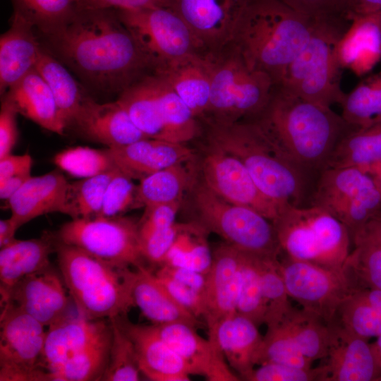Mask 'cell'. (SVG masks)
<instances>
[{
    "label": "cell",
    "mask_w": 381,
    "mask_h": 381,
    "mask_svg": "<svg viewBox=\"0 0 381 381\" xmlns=\"http://www.w3.org/2000/svg\"><path fill=\"white\" fill-rule=\"evenodd\" d=\"M337 55L342 69L363 75L381 60V11L349 18Z\"/></svg>",
    "instance_id": "cell-29"
},
{
    "label": "cell",
    "mask_w": 381,
    "mask_h": 381,
    "mask_svg": "<svg viewBox=\"0 0 381 381\" xmlns=\"http://www.w3.org/2000/svg\"><path fill=\"white\" fill-rule=\"evenodd\" d=\"M55 253L59 272L81 317L91 320L111 319L127 315L134 306L131 296L134 268H119L56 239Z\"/></svg>",
    "instance_id": "cell-5"
},
{
    "label": "cell",
    "mask_w": 381,
    "mask_h": 381,
    "mask_svg": "<svg viewBox=\"0 0 381 381\" xmlns=\"http://www.w3.org/2000/svg\"><path fill=\"white\" fill-rule=\"evenodd\" d=\"M109 361L101 380L137 381L142 374L134 345L113 319Z\"/></svg>",
    "instance_id": "cell-46"
},
{
    "label": "cell",
    "mask_w": 381,
    "mask_h": 381,
    "mask_svg": "<svg viewBox=\"0 0 381 381\" xmlns=\"http://www.w3.org/2000/svg\"><path fill=\"white\" fill-rule=\"evenodd\" d=\"M207 234L194 221L180 223L177 236L160 265L181 267L207 274L213 257Z\"/></svg>",
    "instance_id": "cell-39"
},
{
    "label": "cell",
    "mask_w": 381,
    "mask_h": 381,
    "mask_svg": "<svg viewBox=\"0 0 381 381\" xmlns=\"http://www.w3.org/2000/svg\"><path fill=\"white\" fill-rule=\"evenodd\" d=\"M19 14L42 35L64 24L79 10L78 0H11Z\"/></svg>",
    "instance_id": "cell-43"
},
{
    "label": "cell",
    "mask_w": 381,
    "mask_h": 381,
    "mask_svg": "<svg viewBox=\"0 0 381 381\" xmlns=\"http://www.w3.org/2000/svg\"><path fill=\"white\" fill-rule=\"evenodd\" d=\"M55 236L50 232L28 240L15 238L0 250L1 303L11 289L24 277L52 265L50 255L55 252Z\"/></svg>",
    "instance_id": "cell-32"
},
{
    "label": "cell",
    "mask_w": 381,
    "mask_h": 381,
    "mask_svg": "<svg viewBox=\"0 0 381 381\" xmlns=\"http://www.w3.org/2000/svg\"><path fill=\"white\" fill-rule=\"evenodd\" d=\"M72 125L89 139L108 147L148 138L117 100L101 104L86 95Z\"/></svg>",
    "instance_id": "cell-24"
},
{
    "label": "cell",
    "mask_w": 381,
    "mask_h": 381,
    "mask_svg": "<svg viewBox=\"0 0 381 381\" xmlns=\"http://www.w3.org/2000/svg\"><path fill=\"white\" fill-rule=\"evenodd\" d=\"M111 341L110 329L99 339L66 361L50 377L52 381L101 380L107 366Z\"/></svg>",
    "instance_id": "cell-42"
},
{
    "label": "cell",
    "mask_w": 381,
    "mask_h": 381,
    "mask_svg": "<svg viewBox=\"0 0 381 381\" xmlns=\"http://www.w3.org/2000/svg\"><path fill=\"white\" fill-rule=\"evenodd\" d=\"M349 24L345 16L316 19L309 40L289 64L278 85L321 105L341 104L346 94L340 85L343 69L337 47Z\"/></svg>",
    "instance_id": "cell-7"
},
{
    "label": "cell",
    "mask_w": 381,
    "mask_h": 381,
    "mask_svg": "<svg viewBox=\"0 0 381 381\" xmlns=\"http://www.w3.org/2000/svg\"><path fill=\"white\" fill-rule=\"evenodd\" d=\"M183 202V200H180L169 204L156 205L144 207V213L140 220L138 221L140 243L164 231L174 224L176 214Z\"/></svg>",
    "instance_id": "cell-52"
},
{
    "label": "cell",
    "mask_w": 381,
    "mask_h": 381,
    "mask_svg": "<svg viewBox=\"0 0 381 381\" xmlns=\"http://www.w3.org/2000/svg\"><path fill=\"white\" fill-rule=\"evenodd\" d=\"M10 28L0 37V93L35 68L42 46L33 25L13 13Z\"/></svg>",
    "instance_id": "cell-26"
},
{
    "label": "cell",
    "mask_w": 381,
    "mask_h": 381,
    "mask_svg": "<svg viewBox=\"0 0 381 381\" xmlns=\"http://www.w3.org/2000/svg\"><path fill=\"white\" fill-rule=\"evenodd\" d=\"M272 223L281 256L329 270L343 269L351 250V237L346 226L325 209L284 204Z\"/></svg>",
    "instance_id": "cell-6"
},
{
    "label": "cell",
    "mask_w": 381,
    "mask_h": 381,
    "mask_svg": "<svg viewBox=\"0 0 381 381\" xmlns=\"http://www.w3.org/2000/svg\"><path fill=\"white\" fill-rule=\"evenodd\" d=\"M334 321L367 339L381 334V312L364 298L359 286L341 303Z\"/></svg>",
    "instance_id": "cell-44"
},
{
    "label": "cell",
    "mask_w": 381,
    "mask_h": 381,
    "mask_svg": "<svg viewBox=\"0 0 381 381\" xmlns=\"http://www.w3.org/2000/svg\"><path fill=\"white\" fill-rule=\"evenodd\" d=\"M32 159L25 153L20 155L9 154L0 159V183L15 175L31 172Z\"/></svg>",
    "instance_id": "cell-58"
},
{
    "label": "cell",
    "mask_w": 381,
    "mask_h": 381,
    "mask_svg": "<svg viewBox=\"0 0 381 381\" xmlns=\"http://www.w3.org/2000/svg\"><path fill=\"white\" fill-rule=\"evenodd\" d=\"M343 267L358 285L381 290V217L366 224L352 236Z\"/></svg>",
    "instance_id": "cell-34"
},
{
    "label": "cell",
    "mask_w": 381,
    "mask_h": 381,
    "mask_svg": "<svg viewBox=\"0 0 381 381\" xmlns=\"http://www.w3.org/2000/svg\"><path fill=\"white\" fill-rule=\"evenodd\" d=\"M204 291V313L208 331L236 313L242 252L225 242L212 252Z\"/></svg>",
    "instance_id": "cell-22"
},
{
    "label": "cell",
    "mask_w": 381,
    "mask_h": 381,
    "mask_svg": "<svg viewBox=\"0 0 381 381\" xmlns=\"http://www.w3.org/2000/svg\"><path fill=\"white\" fill-rule=\"evenodd\" d=\"M329 326L330 343L322 365L324 381L381 380V364L373 344L335 321Z\"/></svg>",
    "instance_id": "cell-18"
},
{
    "label": "cell",
    "mask_w": 381,
    "mask_h": 381,
    "mask_svg": "<svg viewBox=\"0 0 381 381\" xmlns=\"http://www.w3.org/2000/svg\"><path fill=\"white\" fill-rule=\"evenodd\" d=\"M258 258L242 252L236 313L250 320L259 327L265 324L266 305L261 287Z\"/></svg>",
    "instance_id": "cell-45"
},
{
    "label": "cell",
    "mask_w": 381,
    "mask_h": 381,
    "mask_svg": "<svg viewBox=\"0 0 381 381\" xmlns=\"http://www.w3.org/2000/svg\"><path fill=\"white\" fill-rule=\"evenodd\" d=\"M80 9L134 10L152 6H169V0H78Z\"/></svg>",
    "instance_id": "cell-56"
},
{
    "label": "cell",
    "mask_w": 381,
    "mask_h": 381,
    "mask_svg": "<svg viewBox=\"0 0 381 381\" xmlns=\"http://www.w3.org/2000/svg\"><path fill=\"white\" fill-rule=\"evenodd\" d=\"M119 169L68 183L62 214L72 219L97 217L107 187Z\"/></svg>",
    "instance_id": "cell-41"
},
{
    "label": "cell",
    "mask_w": 381,
    "mask_h": 381,
    "mask_svg": "<svg viewBox=\"0 0 381 381\" xmlns=\"http://www.w3.org/2000/svg\"><path fill=\"white\" fill-rule=\"evenodd\" d=\"M56 241L76 246L119 268L145 265L138 221L128 217L76 219L64 224Z\"/></svg>",
    "instance_id": "cell-12"
},
{
    "label": "cell",
    "mask_w": 381,
    "mask_h": 381,
    "mask_svg": "<svg viewBox=\"0 0 381 381\" xmlns=\"http://www.w3.org/2000/svg\"><path fill=\"white\" fill-rule=\"evenodd\" d=\"M279 322L308 359L313 362L326 358L331 329L320 317L302 308L292 307Z\"/></svg>",
    "instance_id": "cell-37"
},
{
    "label": "cell",
    "mask_w": 381,
    "mask_h": 381,
    "mask_svg": "<svg viewBox=\"0 0 381 381\" xmlns=\"http://www.w3.org/2000/svg\"><path fill=\"white\" fill-rule=\"evenodd\" d=\"M315 20L279 0H250L231 45L250 68L267 74L279 85L309 40Z\"/></svg>",
    "instance_id": "cell-4"
},
{
    "label": "cell",
    "mask_w": 381,
    "mask_h": 381,
    "mask_svg": "<svg viewBox=\"0 0 381 381\" xmlns=\"http://www.w3.org/2000/svg\"><path fill=\"white\" fill-rule=\"evenodd\" d=\"M185 164H176L140 180L134 208L183 200L196 174L195 158L189 167Z\"/></svg>",
    "instance_id": "cell-35"
},
{
    "label": "cell",
    "mask_w": 381,
    "mask_h": 381,
    "mask_svg": "<svg viewBox=\"0 0 381 381\" xmlns=\"http://www.w3.org/2000/svg\"><path fill=\"white\" fill-rule=\"evenodd\" d=\"M170 96L167 83L153 71L121 92L117 101L148 138L168 141Z\"/></svg>",
    "instance_id": "cell-21"
},
{
    "label": "cell",
    "mask_w": 381,
    "mask_h": 381,
    "mask_svg": "<svg viewBox=\"0 0 381 381\" xmlns=\"http://www.w3.org/2000/svg\"><path fill=\"white\" fill-rule=\"evenodd\" d=\"M279 260L258 258L261 287L266 305V325L279 322L293 307L279 270Z\"/></svg>",
    "instance_id": "cell-48"
},
{
    "label": "cell",
    "mask_w": 381,
    "mask_h": 381,
    "mask_svg": "<svg viewBox=\"0 0 381 381\" xmlns=\"http://www.w3.org/2000/svg\"><path fill=\"white\" fill-rule=\"evenodd\" d=\"M45 326L11 304L1 307L0 381H47Z\"/></svg>",
    "instance_id": "cell-13"
},
{
    "label": "cell",
    "mask_w": 381,
    "mask_h": 381,
    "mask_svg": "<svg viewBox=\"0 0 381 381\" xmlns=\"http://www.w3.org/2000/svg\"><path fill=\"white\" fill-rule=\"evenodd\" d=\"M274 84L266 73L250 68L238 49L215 56L209 106L202 121L233 123L251 119L266 106Z\"/></svg>",
    "instance_id": "cell-9"
},
{
    "label": "cell",
    "mask_w": 381,
    "mask_h": 381,
    "mask_svg": "<svg viewBox=\"0 0 381 381\" xmlns=\"http://www.w3.org/2000/svg\"><path fill=\"white\" fill-rule=\"evenodd\" d=\"M214 58L205 53L194 54L155 71L200 121L205 117L209 106Z\"/></svg>",
    "instance_id": "cell-27"
},
{
    "label": "cell",
    "mask_w": 381,
    "mask_h": 381,
    "mask_svg": "<svg viewBox=\"0 0 381 381\" xmlns=\"http://www.w3.org/2000/svg\"><path fill=\"white\" fill-rule=\"evenodd\" d=\"M31 176V172H24L10 177L0 183L1 199L8 200Z\"/></svg>",
    "instance_id": "cell-60"
},
{
    "label": "cell",
    "mask_w": 381,
    "mask_h": 381,
    "mask_svg": "<svg viewBox=\"0 0 381 381\" xmlns=\"http://www.w3.org/2000/svg\"><path fill=\"white\" fill-rule=\"evenodd\" d=\"M18 229V226L11 217L0 220V248L16 238L15 234Z\"/></svg>",
    "instance_id": "cell-61"
},
{
    "label": "cell",
    "mask_w": 381,
    "mask_h": 381,
    "mask_svg": "<svg viewBox=\"0 0 381 381\" xmlns=\"http://www.w3.org/2000/svg\"><path fill=\"white\" fill-rule=\"evenodd\" d=\"M380 161L381 123H379L346 133L336 145L325 169L356 167L366 171Z\"/></svg>",
    "instance_id": "cell-38"
},
{
    "label": "cell",
    "mask_w": 381,
    "mask_h": 381,
    "mask_svg": "<svg viewBox=\"0 0 381 381\" xmlns=\"http://www.w3.org/2000/svg\"><path fill=\"white\" fill-rule=\"evenodd\" d=\"M203 123L205 142L239 159L267 197L280 205L306 206L308 199L310 202L315 175L289 157L255 121Z\"/></svg>",
    "instance_id": "cell-3"
},
{
    "label": "cell",
    "mask_w": 381,
    "mask_h": 381,
    "mask_svg": "<svg viewBox=\"0 0 381 381\" xmlns=\"http://www.w3.org/2000/svg\"><path fill=\"white\" fill-rule=\"evenodd\" d=\"M71 302L60 272L52 265L16 284L1 307L11 304L49 327L71 312Z\"/></svg>",
    "instance_id": "cell-17"
},
{
    "label": "cell",
    "mask_w": 381,
    "mask_h": 381,
    "mask_svg": "<svg viewBox=\"0 0 381 381\" xmlns=\"http://www.w3.org/2000/svg\"><path fill=\"white\" fill-rule=\"evenodd\" d=\"M54 163L69 174L80 178L94 176L118 168L107 149L81 146L59 152L54 157Z\"/></svg>",
    "instance_id": "cell-47"
},
{
    "label": "cell",
    "mask_w": 381,
    "mask_h": 381,
    "mask_svg": "<svg viewBox=\"0 0 381 381\" xmlns=\"http://www.w3.org/2000/svg\"><path fill=\"white\" fill-rule=\"evenodd\" d=\"M373 344L381 364V334L376 338L375 341Z\"/></svg>",
    "instance_id": "cell-63"
},
{
    "label": "cell",
    "mask_w": 381,
    "mask_h": 381,
    "mask_svg": "<svg viewBox=\"0 0 381 381\" xmlns=\"http://www.w3.org/2000/svg\"><path fill=\"white\" fill-rule=\"evenodd\" d=\"M115 10L154 71L188 56L205 53L187 23L171 6Z\"/></svg>",
    "instance_id": "cell-11"
},
{
    "label": "cell",
    "mask_w": 381,
    "mask_h": 381,
    "mask_svg": "<svg viewBox=\"0 0 381 381\" xmlns=\"http://www.w3.org/2000/svg\"><path fill=\"white\" fill-rule=\"evenodd\" d=\"M289 157L318 176L339 140L353 130L331 107L274 85L264 109L249 119Z\"/></svg>",
    "instance_id": "cell-2"
},
{
    "label": "cell",
    "mask_w": 381,
    "mask_h": 381,
    "mask_svg": "<svg viewBox=\"0 0 381 381\" xmlns=\"http://www.w3.org/2000/svg\"><path fill=\"white\" fill-rule=\"evenodd\" d=\"M13 106L2 99L0 111V159L11 154L18 139L16 116Z\"/></svg>",
    "instance_id": "cell-55"
},
{
    "label": "cell",
    "mask_w": 381,
    "mask_h": 381,
    "mask_svg": "<svg viewBox=\"0 0 381 381\" xmlns=\"http://www.w3.org/2000/svg\"><path fill=\"white\" fill-rule=\"evenodd\" d=\"M132 341L140 371L153 381H188L190 369L159 334L154 325L133 323L127 315L111 318Z\"/></svg>",
    "instance_id": "cell-20"
},
{
    "label": "cell",
    "mask_w": 381,
    "mask_h": 381,
    "mask_svg": "<svg viewBox=\"0 0 381 381\" xmlns=\"http://www.w3.org/2000/svg\"><path fill=\"white\" fill-rule=\"evenodd\" d=\"M192 221L222 237L238 250L261 258L279 259L282 252L271 220L248 207L225 200L199 177L197 169L188 189Z\"/></svg>",
    "instance_id": "cell-8"
},
{
    "label": "cell",
    "mask_w": 381,
    "mask_h": 381,
    "mask_svg": "<svg viewBox=\"0 0 381 381\" xmlns=\"http://www.w3.org/2000/svg\"><path fill=\"white\" fill-rule=\"evenodd\" d=\"M129 176L119 169L109 183L97 217H113L134 209L137 186Z\"/></svg>",
    "instance_id": "cell-50"
},
{
    "label": "cell",
    "mask_w": 381,
    "mask_h": 381,
    "mask_svg": "<svg viewBox=\"0 0 381 381\" xmlns=\"http://www.w3.org/2000/svg\"><path fill=\"white\" fill-rule=\"evenodd\" d=\"M242 378L247 381H324L322 365L299 368L267 362L258 365Z\"/></svg>",
    "instance_id": "cell-51"
},
{
    "label": "cell",
    "mask_w": 381,
    "mask_h": 381,
    "mask_svg": "<svg viewBox=\"0 0 381 381\" xmlns=\"http://www.w3.org/2000/svg\"><path fill=\"white\" fill-rule=\"evenodd\" d=\"M68 183L64 175L57 170L31 176L8 200L11 217L20 228L41 215L62 213Z\"/></svg>",
    "instance_id": "cell-31"
},
{
    "label": "cell",
    "mask_w": 381,
    "mask_h": 381,
    "mask_svg": "<svg viewBox=\"0 0 381 381\" xmlns=\"http://www.w3.org/2000/svg\"><path fill=\"white\" fill-rule=\"evenodd\" d=\"M377 163H380V164H381V161H380V162H377Z\"/></svg>",
    "instance_id": "cell-64"
},
{
    "label": "cell",
    "mask_w": 381,
    "mask_h": 381,
    "mask_svg": "<svg viewBox=\"0 0 381 381\" xmlns=\"http://www.w3.org/2000/svg\"><path fill=\"white\" fill-rule=\"evenodd\" d=\"M296 11L312 18L346 16L344 0H279Z\"/></svg>",
    "instance_id": "cell-54"
},
{
    "label": "cell",
    "mask_w": 381,
    "mask_h": 381,
    "mask_svg": "<svg viewBox=\"0 0 381 381\" xmlns=\"http://www.w3.org/2000/svg\"><path fill=\"white\" fill-rule=\"evenodd\" d=\"M35 69L44 79L66 126L72 125L85 96L67 67L42 47Z\"/></svg>",
    "instance_id": "cell-36"
},
{
    "label": "cell",
    "mask_w": 381,
    "mask_h": 381,
    "mask_svg": "<svg viewBox=\"0 0 381 381\" xmlns=\"http://www.w3.org/2000/svg\"><path fill=\"white\" fill-rule=\"evenodd\" d=\"M366 171L370 174L375 183L381 191V164L377 163L373 165L368 168Z\"/></svg>",
    "instance_id": "cell-62"
},
{
    "label": "cell",
    "mask_w": 381,
    "mask_h": 381,
    "mask_svg": "<svg viewBox=\"0 0 381 381\" xmlns=\"http://www.w3.org/2000/svg\"><path fill=\"white\" fill-rule=\"evenodd\" d=\"M208 335L241 380L258 365L263 337L250 320L235 313L219 321Z\"/></svg>",
    "instance_id": "cell-28"
},
{
    "label": "cell",
    "mask_w": 381,
    "mask_h": 381,
    "mask_svg": "<svg viewBox=\"0 0 381 381\" xmlns=\"http://www.w3.org/2000/svg\"><path fill=\"white\" fill-rule=\"evenodd\" d=\"M195 164L200 179L222 198L253 209L272 222L277 217L282 205L260 190L244 165L234 155L204 142Z\"/></svg>",
    "instance_id": "cell-15"
},
{
    "label": "cell",
    "mask_w": 381,
    "mask_h": 381,
    "mask_svg": "<svg viewBox=\"0 0 381 381\" xmlns=\"http://www.w3.org/2000/svg\"><path fill=\"white\" fill-rule=\"evenodd\" d=\"M18 114L59 135L67 128L49 85L34 68L3 95Z\"/></svg>",
    "instance_id": "cell-30"
},
{
    "label": "cell",
    "mask_w": 381,
    "mask_h": 381,
    "mask_svg": "<svg viewBox=\"0 0 381 381\" xmlns=\"http://www.w3.org/2000/svg\"><path fill=\"white\" fill-rule=\"evenodd\" d=\"M250 0H169L203 51L219 56L231 46Z\"/></svg>",
    "instance_id": "cell-16"
},
{
    "label": "cell",
    "mask_w": 381,
    "mask_h": 381,
    "mask_svg": "<svg viewBox=\"0 0 381 381\" xmlns=\"http://www.w3.org/2000/svg\"><path fill=\"white\" fill-rule=\"evenodd\" d=\"M155 272L189 286L203 294L204 297L207 274L184 267L167 265H160Z\"/></svg>",
    "instance_id": "cell-57"
},
{
    "label": "cell",
    "mask_w": 381,
    "mask_h": 381,
    "mask_svg": "<svg viewBox=\"0 0 381 381\" xmlns=\"http://www.w3.org/2000/svg\"><path fill=\"white\" fill-rule=\"evenodd\" d=\"M41 365L47 375L99 339L111 327L109 319L87 320L71 312L48 327Z\"/></svg>",
    "instance_id": "cell-23"
},
{
    "label": "cell",
    "mask_w": 381,
    "mask_h": 381,
    "mask_svg": "<svg viewBox=\"0 0 381 381\" xmlns=\"http://www.w3.org/2000/svg\"><path fill=\"white\" fill-rule=\"evenodd\" d=\"M107 149L121 171L139 180L176 164L188 163L197 155L186 144L150 138Z\"/></svg>",
    "instance_id": "cell-25"
},
{
    "label": "cell",
    "mask_w": 381,
    "mask_h": 381,
    "mask_svg": "<svg viewBox=\"0 0 381 381\" xmlns=\"http://www.w3.org/2000/svg\"><path fill=\"white\" fill-rule=\"evenodd\" d=\"M54 56L97 90L121 93L154 68L115 9H80L42 35Z\"/></svg>",
    "instance_id": "cell-1"
},
{
    "label": "cell",
    "mask_w": 381,
    "mask_h": 381,
    "mask_svg": "<svg viewBox=\"0 0 381 381\" xmlns=\"http://www.w3.org/2000/svg\"><path fill=\"white\" fill-rule=\"evenodd\" d=\"M310 205L339 219L352 238L369 222L381 217V191L370 174L361 168H327L317 178Z\"/></svg>",
    "instance_id": "cell-10"
},
{
    "label": "cell",
    "mask_w": 381,
    "mask_h": 381,
    "mask_svg": "<svg viewBox=\"0 0 381 381\" xmlns=\"http://www.w3.org/2000/svg\"><path fill=\"white\" fill-rule=\"evenodd\" d=\"M131 296L134 306L152 325L181 322L200 326L199 318L176 303L145 265L133 269Z\"/></svg>",
    "instance_id": "cell-33"
},
{
    "label": "cell",
    "mask_w": 381,
    "mask_h": 381,
    "mask_svg": "<svg viewBox=\"0 0 381 381\" xmlns=\"http://www.w3.org/2000/svg\"><path fill=\"white\" fill-rule=\"evenodd\" d=\"M346 17L365 15L381 11V0H344Z\"/></svg>",
    "instance_id": "cell-59"
},
{
    "label": "cell",
    "mask_w": 381,
    "mask_h": 381,
    "mask_svg": "<svg viewBox=\"0 0 381 381\" xmlns=\"http://www.w3.org/2000/svg\"><path fill=\"white\" fill-rule=\"evenodd\" d=\"M154 273L160 284L176 303L198 318H202L203 294L167 276Z\"/></svg>",
    "instance_id": "cell-53"
},
{
    "label": "cell",
    "mask_w": 381,
    "mask_h": 381,
    "mask_svg": "<svg viewBox=\"0 0 381 381\" xmlns=\"http://www.w3.org/2000/svg\"><path fill=\"white\" fill-rule=\"evenodd\" d=\"M278 267L289 298L328 325L335 320L344 300L357 287L344 268L332 270L284 257L279 260Z\"/></svg>",
    "instance_id": "cell-14"
},
{
    "label": "cell",
    "mask_w": 381,
    "mask_h": 381,
    "mask_svg": "<svg viewBox=\"0 0 381 381\" xmlns=\"http://www.w3.org/2000/svg\"><path fill=\"white\" fill-rule=\"evenodd\" d=\"M161 337L186 363L192 375L204 376L210 381H238L217 343L205 339L196 327L176 322L154 325Z\"/></svg>",
    "instance_id": "cell-19"
},
{
    "label": "cell",
    "mask_w": 381,
    "mask_h": 381,
    "mask_svg": "<svg viewBox=\"0 0 381 381\" xmlns=\"http://www.w3.org/2000/svg\"><path fill=\"white\" fill-rule=\"evenodd\" d=\"M340 105L341 116L354 129L381 123V71L364 78Z\"/></svg>",
    "instance_id": "cell-40"
},
{
    "label": "cell",
    "mask_w": 381,
    "mask_h": 381,
    "mask_svg": "<svg viewBox=\"0 0 381 381\" xmlns=\"http://www.w3.org/2000/svg\"><path fill=\"white\" fill-rule=\"evenodd\" d=\"M258 365L272 362L299 368H310L313 362L298 349L280 322L267 325Z\"/></svg>",
    "instance_id": "cell-49"
}]
</instances>
